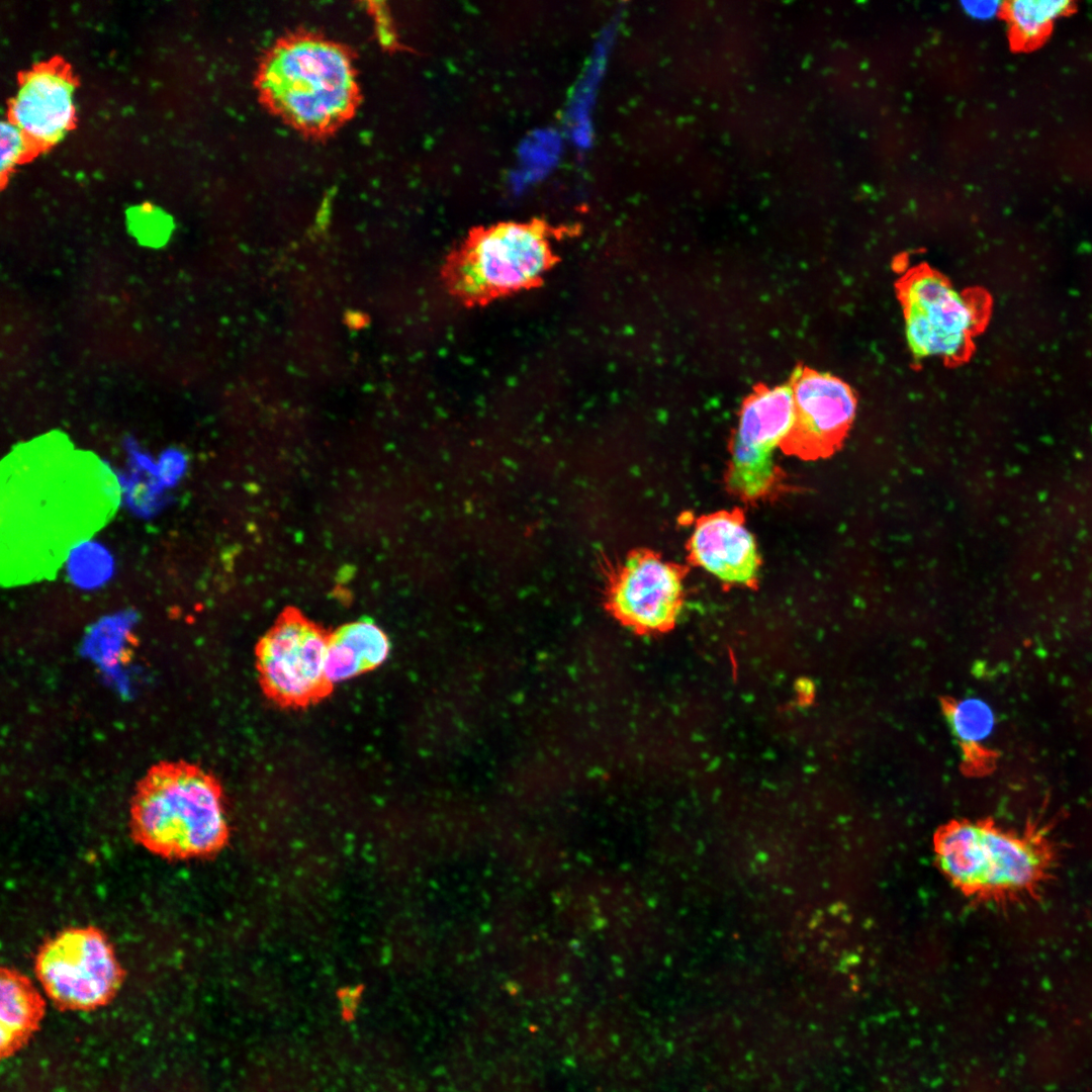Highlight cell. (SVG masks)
Returning a JSON list of instances; mask_svg holds the SVG:
<instances>
[{"label": "cell", "instance_id": "cell-1", "mask_svg": "<svg viewBox=\"0 0 1092 1092\" xmlns=\"http://www.w3.org/2000/svg\"><path fill=\"white\" fill-rule=\"evenodd\" d=\"M933 844L939 869L954 887L1000 904L1038 898L1058 857L1051 833L1029 823L1014 831L991 821H954L938 830Z\"/></svg>", "mask_w": 1092, "mask_h": 1092}, {"label": "cell", "instance_id": "cell-2", "mask_svg": "<svg viewBox=\"0 0 1092 1092\" xmlns=\"http://www.w3.org/2000/svg\"><path fill=\"white\" fill-rule=\"evenodd\" d=\"M129 816L134 841L171 860L208 856L228 836L219 784L190 763L164 762L149 770L132 797Z\"/></svg>", "mask_w": 1092, "mask_h": 1092}, {"label": "cell", "instance_id": "cell-3", "mask_svg": "<svg viewBox=\"0 0 1092 1092\" xmlns=\"http://www.w3.org/2000/svg\"><path fill=\"white\" fill-rule=\"evenodd\" d=\"M259 86L277 113L310 132H324L347 119L357 99L347 53L314 36L278 43L261 67Z\"/></svg>", "mask_w": 1092, "mask_h": 1092}, {"label": "cell", "instance_id": "cell-4", "mask_svg": "<svg viewBox=\"0 0 1092 1092\" xmlns=\"http://www.w3.org/2000/svg\"><path fill=\"white\" fill-rule=\"evenodd\" d=\"M550 230L540 221L480 229L445 263L449 291L468 305L535 287L556 263Z\"/></svg>", "mask_w": 1092, "mask_h": 1092}, {"label": "cell", "instance_id": "cell-5", "mask_svg": "<svg viewBox=\"0 0 1092 1092\" xmlns=\"http://www.w3.org/2000/svg\"><path fill=\"white\" fill-rule=\"evenodd\" d=\"M908 346L917 358L962 364L987 325L991 298L979 288L958 290L926 264L908 269L897 282Z\"/></svg>", "mask_w": 1092, "mask_h": 1092}, {"label": "cell", "instance_id": "cell-6", "mask_svg": "<svg viewBox=\"0 0 1092 1092\" xmlns=\"http://www.w3.org/2000/svg\"><path fill=\"white\" fill-rule=\"evenodd\" d=\"M795 417L790 383L760 385L744 399L725 473L729 493L755 504L779 492L783 473L772 456L792 431Z\"/></svg>", "mask_w": 1092, "mask_h": 1092}, {"label": "cell", "instance_id": "cell-7", "mask_svg": "<svg viewBox=\"0 0 1092 1092\" xmlns=\"http://www.w3.org/2000/svg\"><path fill=\"white\" fill-rule=\"evenodd\" d=\"M34 971L49 998L73 1011L105 1005L123 980L111 943L93 926L70 927L49 938L35 956Z\"/></svg>", "mask_w": 1092, "mask_h": 1092}, {"label": "cell", "instance_id": "cell-8", "mask_svg": "<svg viewBox=\"0 0 1092 1092\" xmlns=\"http://www.w3.org/2000/svg\"><path fill=\"white\" fill-rule=\"evenodd\" d=\"M688 565L665 560L648 548L628 552L605 567L604 606L638 635L662 634L677 622L685 604Z\"/></svg>", "mask_w": 1092, "mask_h": 1092}, {"label": "cell", "instance_id": "cell-9", "mask_svg": "<svg viewBox=\"0 0 1092 1092\" xmlns=\"http://www.w3.org/2000/svg\"><path fill=\"white\" fill-rule=\"evenodd\" d=\"M328 633L296 611H286L259 640L256 664L261 687L274 703L301 708L327 697Z\"/></svg>", "mask_w": 1092, "mask_h": 1092}, {"label": "cell", "instance_id": "cell-10", "mask_svg": "<svg viewBox=\"0 0 1092 1092\" xmlns=\"http://www.w3.org/2000/svg\"><path fill=\"white\" fill-rule=\"evenodd\" d=\"M789 383L796 417L781 450L803 460L831 455L841 445L855 416L852 389L840 378L808 367L797 368Z\"/></svg>", "mask_w": 1092, "mask_h": 1092}, {"label": "cell", "instance_id": "cell-11", "mask_svg": "<svg viewBox=\"0 0 1092 1092\" xmlns=\"http://www.w3.org/2000/svg\"><path fill=\"white\" fill-rule=\"evenodd\" d=\"M78 80L60 57L33 65L18 75L7 105V119L26 136L36 154L56 146L75 126L74 92Z\"/></svg>", "mask_w": 1092, "mask_h": 1092}, {"label": "cell", "instance_id": "cell-12", "mask_svg": "<svg viewBox=\"0 0 1092 1092\" xmlns=\"http://www.w3.org/2000/svg\"><path fill=\"white\" fill-rule=\"evenodd\" d=\"M688 562L717 577L722 584L756 588L761 557L745 525L742 509L700 516L687 542Z\"/></svg>", "mask_w": 1092, "mask_h": 1092}, {"label": "cell", "instance_id": "cell-13", "mask_svg": "<svg viewBox=\"0 0 1092 1092\" xmlns=\"http://www.w3.org/2000/svg\"><path fill=\"white\" fill-rule=\"evenodd\" d=\"M389 649L386 634L372 621L344 624L328 635L327 679L334 686L372 670L384 662Z\"/></svg>", "mask_w": 1092, "mask_h": 1092}, {"label": "cell", "instance_id": "cell-14", "mask_svg": "<svg viewBox=\"0 0 1092 1092\" xmlns=\"http://www.w3.org/2000/svg\"><path fill=\"white\" fill-rule=\"evenodd\" d=\"M0 1052H17L39 1026L44 1013L42 996L19 971L6 967L0 975Z\"/></svg>", "mask_w": 1092, "mask_h": 1092}, {"label": "cell", "instance_id": "cell-15", "mask_svg": "<svg viewBox=\"0 0 1092 1092\" xmlns=\"http://www.w3.org/2000/svg\"><path fill=\"white\" fill-rule=\"evenodd\" d=\"M1071 3L1053 0H1015L1005 8L1006 18L1016 41L1030 46L1041 39Z\"/></svg>", "mask_w": 1092, "mask_h": 1092}, {"label": "cell", "instance_id": "cell-16", "mask_svg": "<svg viewBox=\"0 0 1092 1092\" xmlns=\"http://www.w3.org/2000/svg\"><path fill=\"white\" fill-rule=\"evenodd\" d=\"M947 719L956 738L966 745L985 742L996 726L994 710L978 697L956 702L948 710Z\"/></svg>", "mask_w": 1092, "mask_h": 1092}, {"label": "cell", "instance_id": "cell-17", "mask_svg": "<svg viewBox=\"0 0 1092 1092\" xmlns=\"http://www.w3.org/2000/svg\"><path fill=\"white\" fill-rule=\"evenodd\" d=\"M36 156V152L23 132L9 119H3L1 121V186H5L15 167L29 162Z\"/></svg>", "mask_w": 1092, "mask_h": 1092}, {"label": "cell", "instance_id": "cell-18", "mask_svg": "<svg viewBox=\"0 0 1092 1092\" xmlns=\"http://www.w3.org/2000/svg\"><path fill=\"white\" fill-rule=\"evenodd\" d=\"M965 11L977 19H988L997 14L1001 3L996 1H971L963 3Z\"/></svg>", "mask_w": 1092, "mask_h": 1092}]
</instances>
